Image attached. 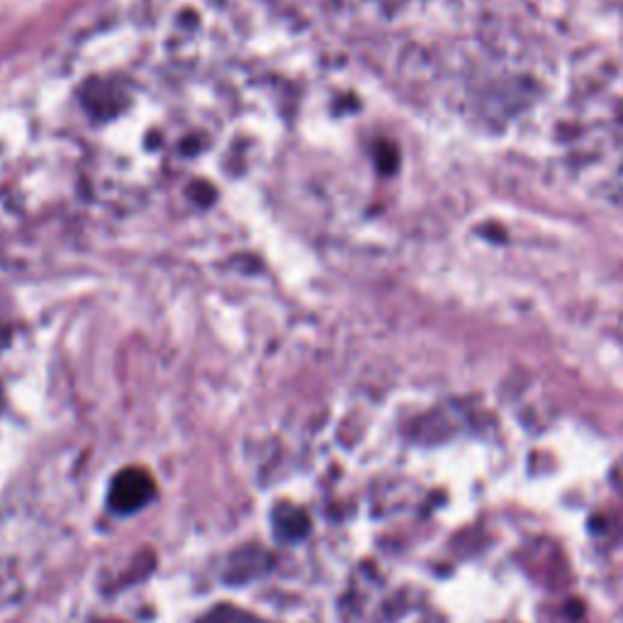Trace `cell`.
I'll list each match as a JSON object with an SVG mask.
<instances>
[{
  "label": "cell",
  "mask_w": 623,
  "mask_h": 623,
  "mask_svg": "<svg viewBox=\"0 0 623 623\" xmlns=\"http://www.w3.org/2000/svg\"><path fill=\"white\" fill-rule=\"evenodd\" d=\"M275 526H278V536L295 541V538H302L310 531V519L300 509L278 507V512H275Z\"/></svg>",
  "instance_id": "cell-2"
},
{
  "label": "cell",
  "mask_w": 623,
  "mask_h": 623,
  "mask_svg": "<svg viewBox=\"0 0 623 623\" xmlns=\"http://www.w3.org/2000/svg\"><path fill=\"white\" fill-rule=\"evenodd\" d=\"M202 623H261V621H251V619H246V616H241V614H234V611H217L215 614V619H210V621H202Z\"/></svg>",
  "instance_id": "cell-3"
},
{
  "label": "cell",
  "mask_w": 623,
  "mask_h": 623,
  "mask_svg": "<svg viewBox=\"0 0 623 623\" xmlns=\"http://www.w3.org/2000/svg\"><path fill=\"white\" fill-rule=\"evenodd\" d=\"M156 497V485L142 468H125L112 480L110 507L117 514H134Z\"/></svg>",
  "instance_id": "cell-1"
}]
</instances>
